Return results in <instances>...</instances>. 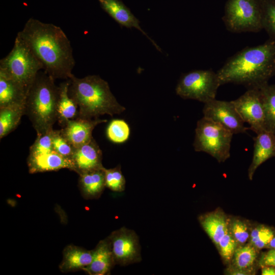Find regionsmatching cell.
<instances>
[{
    "mask_svg": "<svg viewBox=\"0 0 275 275\" xmlns=\"http://www.w3.org/2000/svg\"><path fill=\"white\" fill-rule=\"evenodd\" d=\"M17 35L54 79H70L75 61L73 49L62 29L51 23L30 18Z\"/></svg>",
    "mask_w": 275,
    "mask_h": 275,
    "instance_id": "1",
    "label": "cell"
},
{
    "mask_svg": "<svg viewBox=\"0 0 275 275\" xmlns=\"http://www.w3.org/2000/svg\"><path fill=\"white\" fill-rule=\"evenodd\" d=\"M221 85L233 83L259 89L275 74V41L246 47L230 58L216 72Z\"/></svg>",
    "mask_w": 275,
    "mask_h": 275,
    "instance_id": "2",
    "label": "cell"
},
{
    "mask_svg": "<svg viewBox=\"0 0 275 275\" xmlns=\"http://www.w3.org/2000/svg\"><path fill=\"white\" fill-rule=\"evenodd\" d=\"M69 80L68 94L78 108L77 118L92 119L104 115L113 116L125 110L112 93L107 82L99 76L77 78L73 75Z\"/></svg>",
    "mask_w": 275,
    "mask_h": 275,
    "instance_id": "3",
    "label": "cell"
},
{
    "mask_svg": "<svg viewBox=\"0 0 275 275\" xmlns=\"http://www.w3.org/2000/svg\"><path fill=\"white\" fill-rule=\"evenodd\" d=\"M54 81L45 71L39 72L28 92L25 114L37 135L52 129L58 119L59 87Z\"/></svg>",
    "mask_w": 275,
    "mask_h": 275,
    "instance_id": "4",
    "label": "cell"
},
{
    "mask_svg": "<svg viewBox=\"0 0 275 275\" xmlns=\"http://www.w3.org/2000/svg\"><path fill=\"white\" fill-rule=\"evenodd\" d=\"M42 69L41 62L17 35L12 50L0 61V70L20 82L28 92Z\"/></svg>",
    "mask_w": 275,
    "mask_h": 275,
    "instance_id": "5",
    "label": "cell"
},
{
    "mask_svg": "<svg viewBox=\"0 0 275 275\" xmlns=\"http://www.w3.org/2000/svg\"><path fill=\"white\" fill-rule=\"evenodd\" d=\"M233 135L220 124L203 117L197 122L194 149L208 153L218 162H224L230 156Z\"/></svg>",
    "mask_w": 275,
    "mask_h": 275,
    "instance_id": "6",
    "label": "cell"
},
{
    "mask_svg": "<svg viewBox=\"0 0 275 275\" xmlns=\"http://www.w3.org/2000/svg\"><path fill=\"white\" fill-rule=\"evenodd\" d=\"M221 86L217 73L211 70H194L183 74L176 87L177 95L204 103L215 99Z\"/></svg>",
    "mask_w": 275,
    "mask_h": 275,
    "instance_id": "7",
    "label": "cell"
},
{
    "mask_svg": "<svg viewBox=\"0 0 275 275\" xmlns=\"http://www.w3.org/2000/svg\"><path fill=\"white\" fill-rule=\"evenodd\" d=\"M224 22L234 33L260 31L263 29L262 8L254 0H229Z\"/></svg>",
    "mask_w": 275,
    "mask_h": 275,
    "instance_id": "8",
    "label": "cell"
},
{
    "mask_svg": "<svg viewBox=\"0 0 275 275\" xmlns=\"http://www.w3.org/2000/svg\"><path fill=\"white\" fill-rule=\"evenodd\" d=\"M107 237L116 265L126 266L142 260L139 238L134 231L124 227Z\"/></svg>",
    "mask_w": 275,
    "mask_h": 275,
    "instance_id": "9",
    "label": "cell"
},
{
    "mask_svg": "<svg viewBox=\"0 0 275 275\" xmlns=\"http://www.w3.org/2000/svg\"><path fill=\"white\" fill-rule=\"evenodd\" d=\"M244 123L256 134L265 130V118L259 89H249L237 99L231 101Z\"/></svg>",
    "mask_w": 275,
    "mask_h": 275,
    "instance_id": "10",
    "label": "cell"
},
{
    "mask_svg": "<svg viewBox=\"0 0 275 275\" xmlns=\"http://www.w3.org/2000/svg\"><path fill=\"white\" fill-rule=\"evenodd\" d=\"M203 113V117L220 124L233 134L245 133L249 129L231 101L210 100L204 103Z\"/></svg>",
    "mask_w": 275,
    "mask_h": 275,
    "instance_id": "11",
    "label": "cell"
},
{
    "mask_svg": "<svg viewBox=\"0 0 275 275\" xmlns=\"http://www.w3.org/2000/svg\"><path fill=\"white\" fill-rule=\"evenodd\" d=\"M102 154L93 138L87 143L75 148L71 157L73 171L78 175L104 168L102 164Z\"/></svg>",
    "mask_w": 275,
    "mask_h": 275,
    "instance_id": "12",
    "label": "cell"
},
{
    "mask_svg": "<svg viewBox=\"0 0 275 275\" xmlns=\"http://www.w3.org/2000/svg\"><path fill=\"white\" fill-rule=\"evenodd\" d=\"M106 121L105 119L99 118L84 119L77 118L68 120L60 131L72 146L76 148L90 141L93 138L92 131L95 127Z\"/></svg>",
    "mask_w": 275,
    "mask_h": 275,
    "instance_id": "13",
    "label": "cell"
},
{
    "mask_svg": "<svg viewBox=\"0 0 275 275\" xmlns=\"http://www.w3.org/2000/svg\"><path fill=\"white\" fill-rule=\"evenodd\" d=\"M27 94L22 85L0 70V108L25 107Z\"/></svg>",
    "mask_w": 275,
    "mask_h": 275,
    "instance_id": "14",
    "label": "cell"
},
{
    "mask_svg": "<svg viewBox=\"0 0 275 275\" xmlns=\"http://www.w3.org/2000/svg\"><path fill=\"white\" fill-rule=\"evenodd\" d=\"M102 9L117 23L128 28H134L139 30L155 47L161 51V49L141 28L140 21L130 10L120 0H98Z\"/></svg>",
    "mask_w": 275,
    "mask_h": 275,
    "instance_id": "15",
    "label": "cell"
},
{
    "mask_svg": "<svg viewBox=\"0 0 275 275\" xmlns=\"http://www.w3.org/2000/svg\"><path fill=\"white\" fill-rule=\"evenodd\" d=\"M254 138V152L252 161L248 169V177L253 179L257 168L268 159L275 157V134L264 131Z\"/></svg>",
    "mask_w": 275,
    "mask_h": 275,
    "instance_id": "16",
    "label": "cell"
},
{
    "mask_svg": "<svg viewBox=\"0 0 275 275\" xmlns=\"http://www.w3.org/2000/svg\"><path fill=\"white\" fill-rule=\"evenodd\" d=\"M27 163L31 174L65 168L73 171V169L70 159L61 155L54 150L37 156H28Z\"/></svg>",
    "mask_w": 275,
    "mask_h": 275,
    "instance_id": "17",
    "label": "cell"
},
{
    "mask_svg": "<svg viewBox=\"0 0 275 275\" xmlns=\"http://www.w3.org/2000/svg\"><path fill=\"white\" fill-rule=\"evenodd\" d=\"M93 250L92 261L83 270L90 275H105L110 273L116 264L107 237L99 241Z\"/></svg>",
    "mask_w": 275,
    "mask_h": 275,
    "instance_id": "18",
    "label": "cell"
},
{
    "mask_svg": "<svg viewBox=\"0 0 275 275\" xmlns=\"http://www.w3.org/2000/svg\"><path fill=\"white\" fill-rule=\"evenodd\" d=\"M93 250H88L80 246L70 244L63 252V259L59 269L64 273L83 270L91 263Z\"/></svg>",
    "mask_w": 275,
    "mask_h": 275,
    "instance_id": "19",
    "label": "cell"
},
{
    "mask_svg": "<svg viewBox=\"0 0 275 275\" xmlns=\"http://www.w3.org/2000/svg\"><path fill=\"white\" fill-rule=\"evenodd\" d=\"M104 168L89 171L79 175V187L85 199H97L101 196L106 187Z\"/></svg>",
    "mask_w": 275,
    "mask_h": 275,
    "instance_id": "20",
    "label": "cell"
},
{
    "mask_svg": "<svg viewBox=\"0 0 275 275\" xmlns=\"http://www.w3.org/2000/svg\"><path fill=\"white\" fill-rule=\"evenodd\" d=\"M199 219L203 229L217 247L220 239L228 230L229 219L220 211L201 215Z\"/></svg>",
    "mask_w": 275,
    "mask_h": 275,
    "instance_id": "21",
    "label": "cell"
},
{
    "mask_svg": "<svg viewBox=\"0 0 275 275\" xmlns=\"http://www.w3.org/2000/svg\"><path fill=\"white\" fill-rule=\"evenodd\" d=\"M70 80L62 82L59 87L58 121L63 126L66 122L78 117L77 105L68 94Z\"/></svg>",
    "mask_w": 275,
    "mask_h": 275,
    "instance_id": "22",
    "label": "cell"
},
{
    "mask_svg": "<svg viewBox=\"0 0 275 275\" xmlns=\"http://www.w3.org/2000/svg\"><path fill=\"white\" fill-rule=\"evenodd\" d=\"M258 251L249 243L238 245L233 254L230 266L255 274Z\"/></svg>",
    "mask_w": 275,
    "mask_h": 275,
    "instance_id": "23",
    "label": "cell"
},
{
    "mask_svg": "<svg viewBox=\"0 0 275 275\" xmlns=\"http://www.w3.org/2000/svg\"><path fill=\"white\" fill-rule=\"evenodd\" d=\"M265 118V130L275 134V84H266L259 88Z\"/></svg>",
    "mask_w": 275,
    "mask_h": 275,
    "instance_id": "24",
    "label": "cell"
},
{
    "mask_svg": "<svg viewBox=\"0 0 275 275\" xmlns=\"http://www.w3.org/2000/svg\"><path fill=\"white\" fill-rule=\"evenodd\" d=\"M25 114L24 106L0 108V139L13 131L18 126L21 118Z\"/></svg>",
    "mask_w": 275,
    "mask_h": 275,
    "instance_id": "25",
    "label": "cell"
},
{
    "mask_svg": "<svg viewBox=\"0 0 275 275\" xmlns=\"http://www.w3.org/2000/svg\"><path fill=\"white\" fill-rule=\"evenodd\" d=\"M274 236L275 230L272 228L260 224L251 230L248 243L258 251L266 248Z\"/></svg>",
    "mask_w": 275,
    "mask_h": 275,
    "instance_id": "26",
    "label": "cell"
},
{
    "mask_svg": "<svg viewBox=\"0 0 275 275\" xmlns=\"http://www.w3.org/2000/svg\"><path fill=\"white\" fill-rule=\"evenodd\" d=\"M130 132V128L126 122L118 119L112 120L106 130L108 139L117 144L125 142L129 137Z\"/></svg>",
    "mask_w": 275,
    "mask_h": 275,
    "instance_id": "27",
    "label": "cell"
},
{
    "mask_svg": "<svg viewBox=\"0 0 275 275\" xmlns=\"http://www.w3.org/2000/svg\"><path fill=\"white\" fill-rule=\"evenodd\" d=\"M228 230L239 245L245 244L249 240L251 230L243 219H229Z\"/></svg>",
    "mask_w": 275,
    "mask_h": 275,
    "instance_id": "28",
    "label": "cell"
},
{
    "mask_svg": "<svg viewBox=\"0 0 275 275\" xmlns=\"http://www.w3.org/2000/svg\"><path fill=\"white\" fill-rule=\"evenodd\" d=\"M105 186L115 192H122L125 188V179L118 166L114 168H104Z\"/></svg>",
    "mask_w": 275,
    "mask_h": 275,
    "instance_id": "29",
    "label": "cell"
},
{
    "mask_svg": "<svg viewBox=\"0 0 275 275\" xmlns=\"http://www.w3.org/2000/svg\"><path fill=\"white\" fill-rule=\"evenodd\" d=\"M53 129L44 133L37 135L34 144L30 147L29 156H37L49 153L52 150Z\"/></svg>",
    "mask_w": 275,
    "mask_h": 275,
    "instance_id": "30",
    "label": "cell"
},
{
    "mask_svg": "<svg viewBox=\"0 0 275 275\" xmlns=\"http://www.w3.org/2000/svg\"><path fill=\"white\" fill-rule=\"evenodd\" d=\"M262 23L263 29L275 41V1H268L263 5Z\"/></svg>",
    "mask_w": 275,
    "mask_h": 275,
    "instance_id": "31",
    "label": "cell"
},
{
    "mask_svg": "<svg viewBox=\"0 0 275 275\" xmlns=\"http://www.w3.org/2000/svg\"><path fill=\"white\" fill-rule=\"evenodd\" d=\"M238 245L228 230L220 239L217 246L224 262L229 263L231 261L233 254Z\"/></svg>",
    "mask_w": 275,
    "mask_h": 275,
    "instance_id": "32",
    "label": "cell"
},
{
    "mask_svg": "<svg viewBox=\"0 0 275 275\" xmlns=\"http://www.w3.org/2000/svg\"><path fill=\"white\" fill-rule=\"evenodd\" d=\"M53 149L61 155L71 159L74 148L62 135L60 130H54L52 136Z\"/></svg>",
    "mask_w": 275,
    "mask_h": 275,
    "instance_id": "33",
    "label": "cell"
},
{
    "mask_svg": "<svg viewBox=\"0 0 275 275\" xmlns=\"http://www.w3.org/2000/svg\"><path fill=\"white\" fill-rule=\"evenodd\" d=\"M260 267L265 266H275V249H269L262 254L258 260Z\"/></svg>",
    "mask_w": 275,
    "mask_h": 275,
    "instance_id": "34",
    "label": "cell"
},
{
    "mask_svg": "<svg viewBox=\"0 0 275 275\" xmlns=\"http://www.w3.org/2000/svg\"><path fill=\"white\" fill-rule=\"evenodd\" d=\"M227 274L231 275H250L253 274L251 272L235 268L230 266L227 271Z\"/></svg>",
    "mask_w": 275,
    "mask_h": 275,
    "instance_id": "35",
    "label": "cell"
},
{
    "mask_svg": "<svg viewBox=\"0 0 275 275\" xmlns=\"http://www.w3.org/2000/svg\"><path fill=\"white\" fill-rule=\"evenodd\" d=\"M261 268L262 275H275V266H265Z\"/></svg>",
    "mask_w": 275,
    "mask_h": 275,
    "instance_id": "36",
    "label": "cell"
},
{
    "mask_svg": "<svg viewBox=\"0 0 275 275\" xmlns=\"http://www.w3.org/2000/svg\"><path fill=\"white\" fill-rule=\"evenodd\" d=\"M267 249H275V236L271 239L269 243L268 244Z\"/></svg>",
    "mask_w": 275,
    "mask_h": 275,
    "instance_id": "37",
    "label": "cell"
}]
</instances>
